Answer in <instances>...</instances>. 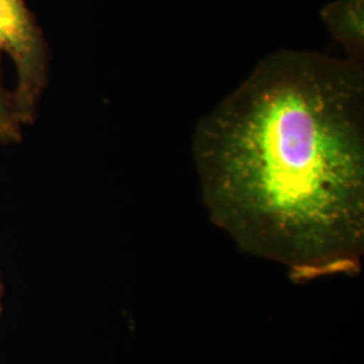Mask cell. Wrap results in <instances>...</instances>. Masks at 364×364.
<instances>
[{
  "instance_id": "1",
  "label": "cell",
  "mask_w": 364,
  "mask_h": 364,
  "mask_svg": "<svg viewBox=\"0 0 364 364\" xmlns=\"http://www.w3.org/2000/svg\"><path fill=\"white\" fill-rule=\"evenodd\" d=\"M209 218L296 282L360 272L364 77L358 63L274 53L197 126Z\"/></svg>"
},
{
  "instance_id": "2",
  "label": "cell",
  "mask_w": 364,
  "mask_h": 364,
  "mask_svg": "<svg viewBox=\"0 0 364 364\" xmlns=\"http://www.w3.org/2000/svg\"><path fill=\"white\" fill-rule=\"evenodd\" d=\"M0 53H6L15 64L18 111L21 115L28 114L43 85L45 50L23 0H0Z\"/></svg>"
},
{
  "instance_id": "3",
  "label": "cell",
  "mask_w": 364,
  "mask_h": 364,
  "mask_svg": "<svg viewBox=\"0 0 364 364\" xmlns=\"http://www.w3.org/2000/svg\"><path fill=\"white\" fill-rule=\"evenodd\" d=\"M328 21L340 37L363 41V0H341L328 10Z\"/></svg>"
},
{
  "instance_id": "4",
  "label": "cell",
  "mask_w": 364,
  "mask_h": 364,
  "mask_svg": "<svg viewBox=\"0 0 364 364\" xmlns=\"http://www.w3.org/2000/svg\"><path fill=\"white\" fill-rule=\"evenodd\" d=\"M14 138H16V126L0 88V141H11Z\"/></svg>"
}]
</instances>
